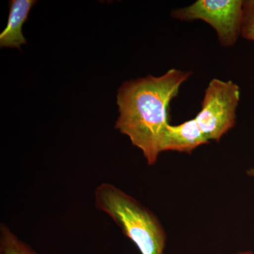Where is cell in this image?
Listing matches in <instances>:
<instances>
[{
  "label": "cell",
  "instance_id": "obj_10",
  "mask_svg": "<svg viewBox=\"0 0 254 254\" xmlns=\"http://www.w3.org/2000/svg\"><path fill=\"white\" fill-rule=\"evenodd\" d=\"M254 254L252 253V252H242V253H239V254Z\"/></svg>",
  "mask_w": 254,
  "mask_h": 254
},
{
  "label": "cell",
  "instance_id": "obj_9",
  "mask_svg": "<svg viewBox=\"0 0 254 254\" xmlns=\"http://www.w3.org/2000/svg\"><path fill=\"white\" fill-rule=\"evenodd\" d=\"M247 174L249 175V176L253 177V178H254V168H250V170H247Z\"/></svg>",
  "mask_w": 254,
  "mask_h": 254
},
{
  "label": "cell",
  "instance_id": "obj_6",
  "mask_svg": "<svg viewBox=\"0 0 254 254\" xmlns=\"http://www.w3.org/2000/svg\"><path fill=\"white\" fill-rule=\"evenodd\" d=\"M10 9L7 24L0 34L1 48H18L26 44L23 37L22 27L29 15L35 0H12L10 1Z\"/></svg>",
  "mask_w": 254,
  "mask_h": 254
},
{
  "label": "cell",
  "instance_id": "obj_3",
  "mask_svg": "<svg viewBox=\"0 0 254 254\" xmlns=\"http://www.w3.org/2000/svg\"><path fill=\"white\" fill-rule=\"evenodd\" d=\"M240 88L232 81L213 78L205 90L200 111L194 119L209 141H220L236 125Z\"/></svg>",
  "mask_w": 254,
  "mask_h": 254
},
{
  "label": "cell",
  "instance_id": "obj_1",
  "mask_svg": "<svg viewBox=\"0 0 254 254\" xmlns=\"http://www.w3.org/2000/svg\"><path fill=\"white\" fill-rule=\"evenodd\" d=\"M190 71L171 68L160 76H150L125 82L119 89L120 115L115 128L143 152L148 165L162 153L163 137L170 124V104Z\"/></svg>",
  "mask_w": 254,
  "mask_h": 254
},
{
  "label": "cell",
  "instance_id": "obj_5",
  "mask_svg": "<svg viewBox=\"0 0 254 254\" xmlns=\"http://www.w3.org/2000/svg\"><path fill=\"white\" fill-rule=\"evenodd\" d=\"M209 141L194 118L179 125H169L163 137L162 152L177 151L190 154Z\"/></svg>",
  "mask_w": 254,
  "mask_h": 254
},
{
  "label": "cell",
  "instance_id": "obj_7",
  "mask_svg": "<svg viewBox=\"0 0 254 254\" xmlns=\"http://www.w3.org/2000/svg\"><path fill=\"white\" fill-rule=\"evenodd\" d=\"M0 254H40L4 225L0 226Z\"/></svg>",
  "mask_w": 254,
  "mask_h": 254
},
{
  "label": "cell",
  "instance_id": "obj_4",
  "mask_svg": "<svg viewBox=\"0 0 254 254\" xmlns=\"http://www.w3.org/2000/svg\"><path fill=\"white\" fill-rule=\"evenodd\" d=\"M244 1L242 0H197L186 7L172 11L180 21L201 20L213 28L222 46H233L242 31Z\"/></svg>",
  "mask_w": 254,
  "mask_h": 254
},
{
  "label": "cell",
  "instance_id": "obj_2",
  "mask_svg": "<svg viewBox=\"0 0 254 254\" xmlns=\"http://www.w3.org/2000/svg\"><path fill=\"white\" fill-rule=\"evenodd\" d=\"M97 208L113 219L141 254H164L166 234L156 215L138 200L111 184L95 191Z\"/></svg>",
  "mask_w": 254,
  "mask_h": 254
},
{
  "label": "cell",
  "instance_id": "obj_8",
  "mask_svg": "<svg viewBox=\"0 0 254 254\" xmlns=\"http://www.w3.org/2000/svg\"><path fill=\"white\" fill-rule=\"evenodd\" d=\"M241 36L254 41V0L244 1Z\"/></svg>",
  "mask_w": 254,
  "mask_h": 254
}]
</instances>
